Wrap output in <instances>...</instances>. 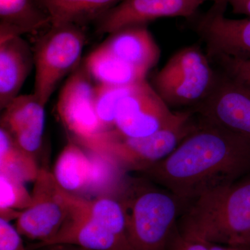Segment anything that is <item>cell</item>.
<instances>
[{"instance_id": "6da1fadb", "label": "cell", "mask_w": 250, "mask_h": 250, "mask_svg": "<svg viewBox=\"0 0 250 250\" xmlns=\"http://www.w3.org/2000/svg\"><path fill=\"white\" fill-rule=\"evenodd\" d=\"M143 174L187 203L250 174V142L196 116L177 149Z\"/></svg>"}, {"instance_id": "52a82bcc", "label": "cell", "mask_w": 250, "mask_h": 250, "mask_svg": "<svg viewBox=\"0 0 250 250\" xmlns=\"http://www.w3.org/2000/svg\"><path fill=\"white\" fill-rule=\"evenodd\" d=\"M32 203L16 220L22 236L46 242L58 233L71 208L72 194L57 183L53 174L40 168L31 193Z\"/></svg>"}, {"instance_id": "603a6c76", "label": "cell", "mask_w": 250, "mask_h": 250, "mask_svg": "<svg viewBox=\"0 0 250 250\" xmlns=\"http://www.w3.org/2000/svg\"><path fill=\"white\" fill-rule=\"evenodd\" d=\"M131 85L111 86L98 84L95 86V108L104 131L114 129L118 105Z\"/></svg>"}, {"instance_id": "d4e9b609", "label": "cell", "mask_w": 250, "mask_h": 250, "mask_svg": "<svg viewBox=\"0 0 250 250\" xmlns=\"http://www.w3.org/2000/svg\"><path fill=\"white\" fill-rule=\"evenodd\" d=\"M222 71L244 82L250 86V59L216 56L210 58Z\"/></svg>"}, {"instance_id": "4316f807", "label": "cell", "mask_w": 250, "mask_h": 250, "mask_svg": "<svg viewBox=\"0 0 250 250\" xmlns=\"http://www.w3.org/2000/svg\"><path fill=\"white\" fill-rule=\"evenodd\" d=\"M167 250H210L207 243L197 240L190 239L182 236L176 229L171 238Z\"/></svg>"}, {"instance_id": "f1b7e54d", "label": "cell", "mask_w": 250, "mask_h": 250, "mask_svg": "<svg viewBox=\"0 0 250 250\" xmlns=\"http://www.w3.org/2000/svg\"><path fill=\"white\" fill-rule=\"evenodd\" d=\"M22 213V210L12 209V208H0V218L4 219L8 222L17 220Z\"/></svg>"}, {"instance_id": "4fadbf2b", "label": "cell", "mask_w": 250, "mask_h": 250, "mask_svg": "<svg viewBox=\"0 0 250 250\" xmlns=\"http://www.w3.org/2000/svg\"><path fill=\"white\" fill-rule=\"evenodd\" d=\"M56 244L75 245L91 250H134L127 237L113 232L85 214L72 194L70 213L58 233L49 241L29 245L27 250Z\"/></svg>"}, {"instance_id": "7402d4cb", "label": "cell", "mask_w": 250, "mask_h": 250, "mask_svg": "<svg viewBox=\"0 0 250 250\" xmlns=\"http://www.w3.org/2000/svg\"><path fill=\"white\" fill-rule=\"evenodd\" d=\"M39 170L35 156L18 146L7 131L0 128V173L25 183L35 182Z\"/></svg>"}, {"instance_id": "9a60e30c", "label": "cell", "mask_w": 250, "mask_h": 250, "mask_svg": "<svg viewBox=\"0 0 250 250\" xmlns=\"http://www.w3.org/2000/svg\"><path fill=\"white\" fill-rule=\"evenodd\" d=\"M34 66V50L21 36H14L0 42L1 110H4L19 95Z\"/></svg>"}, {"instance_id": "83f0119b", "label": "cell", "mask_w": 250, "mask_h": 250, "mask_svg": "<svg viewBox=\"0 0 250 250\" xmlns=\"http://www.w3.org/2000/svg\"><path fill=\"white\" fill-rule=\"evenodd\" d=\"M228 2L233 14L245 15L250 18V0H228Z\"/></svg>"}, {"instance_id": "d6986e66", "label": "cell", "mask_w": 250, "mask_h": 250, "mask_svg": "<svg viewBox=\"0 0 250 250\" xmlns=\"http://www.w3.org/2000/svg\"><path fill=\"white\" fill-rule=\"evenodd\" d=\"M89 159V172L83 196L85 199L100 197H118L126 184V172L109 156L84 148Z\"/></svg>"}, {"instance_id": "ffe728a7", "label": "cell", "mask_w": 250, "mask_h": 250, "mask_svg": "<svg viewBox=\"0 0 250 250\" xmlns=\"http://www.w3.org/2000/svg\"><path fill=\"white\" fill-rule=\"evenodd\" d=\"M84 67L98 84L128 86L146 80L147 72L126 63L101 45L89 54Z\"/></svg>"}, {"instance_id": "4dcf8cb0", "label": "cell", "mask_w": 250, "mask_h": 250, "mask_svg": "<svg viewBox=\"0 0 250 250\" xmlns=\"http://www.w3.org/2000/svg\"><path fill=\"white\" fill-rule=\"evenodd\" d=\"M210 250H250V246H227L207 243Z\"/></svg>"}, {"instance_id": "7c38bea8", "label": "cell", "mask_w": 250, "mask_h": 250, "mask_svg": "<svg viewBox=\"0 0 250 250\" xmlns=\"http://www.w3.org/2000/svg\"><path fill=\"white\" fill-rule=\"evenodd\" d=\"M217 0H123L96 21L98 34H112L130 26L147 25L161 18H190L208 1Z\"/></svg>"}, {"instance_id": "8992f818", "label": "cell", "mask_w": 250, "mask_h": 250, "mask_svg": "<svg viewBox=\"0 0 250 250\" xmlns=\"http://www.w3.org/2000/svg\"><path fill=\"white\" fill-rule=\"evenodd\" d=\"M50 26L33 49L34 94L45 106L62 78L78 65L85 41L84 31L80 25Z\"/></svg>"}, {"instance_id": "e0dca14e", "label": "cell", "mask_w": 250, "mask_h": 250, "mask_svg": "<svg viewBox=\"0 0 250 250\" xmlns=\"http://www.w3.org/2000/svg\"><path fill=\"white\" fill-rule=\"evenodd\" d=\"M51 25L35 0H0V42Z\"/></svg>"}, {"instance_id": "5b68a950", "label": "cell", "mask_w": 250, "mask_h": 250, "mask_svg": "<svg viewBox=\"0 0 250 250\" xmlns=\"http://www.w3.org/2000/svg\"><path fill=\"white\" fill-rule=\"evenodd\" d=\"M217 70L198 45L179 49L156 74L154 88L170 107L197 106L210 93Z\"/></svg>"}, {"instance_id": "9c48e42d", "label": "cell", "mask_w": 250, "mask_h": 250, "mask_svg": "<svg viewBox=\"0 0 250 250\" xmlns=\"http://www.w3.org/2000/svg\"><path fill=\"white\" fill-rule=\"evenodd\" d=\"M176 111L146 80L131 85L117 109L114 129L128 138L154 134L170 124Z\"/></svg>"}, {"instance_id": "7a4b0ae2", "label": "cell", "mask_w": 250, "mask_h": 250, "mask_svg": "<svg viewBox=\"0 0 250 250\" xmlns=\"http://www.w3.org/2000/svg\"><path fill=\"white\" fill-rule=\"evenodd\" d=\"M177 230L187 238L210 244L250 246V174L189 202Z\"/></svg>"}, {"instance_id": "cb8c5ba5", "label": "cell", "mask_w": 250, "mask_h": 250, "mask_svg": "<svg viewBox=\"0 0 250 250\" xmlns=\"http://www.w3.org/2000/svg\"><path fill=\"white\" fill-rule=\"evenodd\" d=\"M32 203V195L19 179L0 173V208L24 210Z\"/></svg>"}, {"instance_id": "f546056e", "label": "cell", "mask_w": 250, "mask_h": 250, "mask_svg": "<svg viewBox=\"0 0 250 250\" xmlns=\"http://www.w3.org/2000/svg\"><path fill=\"white\" fill-rule=\"evenodd\" d=\"M40 250H91L83 248V247L75 246L72 244H56L52 246L44 247Z\"/></svg>"}, {"instance_id": "484cf974", "label": "cell", "mask_w": 250, "mask_h": 250, "mask_svg": "<svg viewBox=\"0 0 250 250\" xmlns=\"http://www.w3.org/2000/svg\"><path fill=\"white\" fill-rule=\"evenodd\" d=\"M16 228L0 218V250H27Z\"/></svg>"}, {"instance_id": "3957f363", "label": "cell", "mask_w": 250, "mask_h": 250, "mask_svg": "<svg viewBox=\"0 0 250 250\" xmlns=\"http://www.w3.org/2000/svg\"><path fill=\"white\" fill-rule=\"evenodd\" d=\"M151 182L127 178L118 197L124 208L128 238L134 250H167L187 205L169 190Z\"/></svg>"}, {"instance_id": "30bf717a", "label": "cell", "mask_w": 250, "mask_h": 250, "mask_svg": "<svg viewBox=\"0 0 250 250\" xmlns=\"http://www.w3.org/2000/svg\"><path fill=\"white\" fill-rule=\"evenodd\" d=\"M228 0H217L198 18L194 30L206 46L209 58L226 56L250 59V18L231 19L225 16Z\"/></svg>"}, {"instance_id": "ba28073f", "label": "cell", "mask_w": 250, "mask_h": 250, "mask_svg": "<svg viewBox=\"0 0 250 250\" xmlns=\"http://www.w3.org/2000/svg\"><path fill=\"white\" fill-rule=\"evenodd\" d=\"M190 110L207 123L250 142V86L218 69L210 93Z\"/></svg>"}, {"instance_id": "44dd1931", "label": "cell", "mask_w": 250, "mask_h": 250, "mask_svg": "<svg viewBox=\"0 0 250 250\" xmlns=\"http://www.w3.org/2000/svg\"><path fill=\"white\" fill-rule=\"evenodd\" d=\"M89 172V159L79 144L68 143L59 154L53 175L62 188L72 195L82 197Z\"/></svg>"}, {"instance_id": "2e32d148", "label": "cell", "mask_w": 250, "mask_h": 250, "mask_svg": "<svg viewBox=\"0 0 250 250\" xmlns=\"http://www.w3.org/2000/svg\"><path fill=\"white\" fill-rule=\"evenodd\" d=\"M101 46L117 58L147 73L160 59V48L147 25L130 26L115 31Z\"/></svg>"}, {"instance_id": "8fae6325", "label": "cell", "mask_w": 250, "mask_h": 250, "mask_svg": "<svg viewBox=\"0 0 250 250\" xmlns=\"http://www.w3.org/2000/svg\"><path fill=\"white\" fill-rule=\"evenodd\" d=\"M85 67H77L59 94L57 110L65 127L84 142L104 131L95 108V86Z\"/></svg>"}, {"instance_id": "5bb4252c", "label": "cell", "mask_w": 250, "mask_h": 250, "mask_svg": "<svg viewBox=\"0 0 250 250\" xmlns=\"http://www.w3.org/2000/svg\"><path fill=\"white\" fill-rule=\"evenodd\" d=\"M45 106L34 93L18 95L1 115V127L9 133L18 146L33 155L42 145Z\"/></svg>"}, {"instance_id": "277c9868", "label": "cell", "mask_w": 250, "mask_h": 250, "mask_svg": "<svg viewBox=\"0 0 250 250\" xmlns=\"http://www.w3.org/2000/svg\"><path fill=\"white\" fill-rule=\"evenodd\" d=\"M195 123L196 116L187 108L176 111L170 124L146 137H125L113 129L79 144L109 156L125 172H143L170 155L190 134Z\"/></svg>"}, {"instance_id": "ac0fdd59", "label": "cell", "mask_w": 250, "mask_h": 250, "mask_svg": "<svg viewBox=\"0 0 250 250\" xmlns=\"http://www.w3.org/2000/svg\"><path fill=\"white\" fill-rule=\"evenodd\" d=\"M123 0H35L50 18L51 25H77L97 21Z\"/></svg>"}]
</instances>
